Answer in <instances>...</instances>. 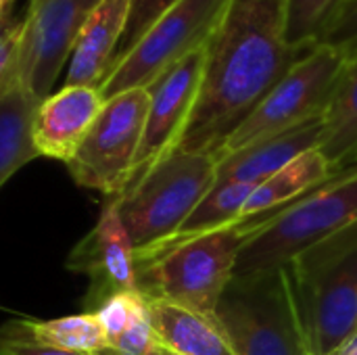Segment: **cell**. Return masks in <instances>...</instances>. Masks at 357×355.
Listing matches in <instances>:
<instances>
[{"label":"cell","mask_w":357,"mask_h":355,"mask_svg":"<svg viewBox=\"0 0 357 355\" xmlns=\"http://www.w3.org/2000/svg\"><path fill=\"white\" fill-rule=\"evenodd\" d=\"M13 4H15V0H0V19L10 13V6Z\"/></svg>","instance_id":"f1b7e54d"},{"label":"cell","mask_w":357,"mask_h":355,"mask_svg":"<svg viewBox=\"0 0 357 355\" xmlns=\"http://www.w3.org/2000/svg\"><path fill=\"white\" fill-rule=\"evenodd\" d=\"M65 266L90 280V289L84 297L86 312H94L111 295L138 291L134 247L113 201L102 207L98 222L73 247Z\"/></svg>","instance_id":"7c38bea8"},{"label":"cell","mask_w":357,"mask_h":355,"mask_svg":"<svg viewBox=\"0 0 357 355\" xmlns=\"http://www.w3.org/2000/svg\"><path fill=\"white\" fill-rule=\"evenodd\" d=\"M337 174V169L331 167V163L324 159V155L318 149H312L297 159H293L289 165H284L280 172L257 184V188L251 192L243 216H264L272 213L276 209L287 207L289 203L301 199L310 190L322 186L326 180H331Z\"/></svg>","instance_id":"ac0fdd59"},{"label":"cell","mask_w":357,"mask_h":355,"mask_svg":"<svg viewBox=\"0 0 357 355\" xmlns=\"http://www.w3.org/2000/svg\"><path fill=\"white\" fill-rule=\"evenodd\" d=\"M349 165H356V167H357V153H356V157L351 159V163H349Z\"/></svg>","instance_id":"f546056e"},{"label":"cell","mask_w":357,"mask_h":355,"mask_svg":"<svg viewBox=\"0 0 357 355\" xmlns=\"http://www.w3.org/2000/svg\"><path fill=\"white\" fill-rule=\"evenodd\" d=\"M345 63L347 61L326 44L312 48L238 126L220 155L238 151L251 142L282 134L299 123L320 117L331 100Z\"/></svg>","instance_id":"9c48e42d"},{"label":"cell","mask_w":357,"mask_h":355,"mask_svg":"<svg viewBox=\"0 0 357 355\" xmlns=\"http://www.w3.org/2000/svg\"><path fill=\"white\" fill-rule=\"evenodd\" d=\"M174 2L176 0H132L130 17H128V27H126L123 40L119 44L117 56H121L123 52H128L140 40V36L157 21V17H161Z\"/></svg>","instance_id":"d4e9b609"},{"label":"cell","mask_w":357,"mask_h":355,"mask_svg":"<svg viewBox=\"0 0 357 355\" xmlns=\"http://www.w3.org/2000/svg\"><path fill=\"white\" fill-rule=\"evenodd\" d=\"M19 326L38 343L67 352L96 355L107 347L102 324L92 312L54 320H21Z\"/></svg>","instance_id":"ffe728a7"},{"label":"cell","mask_w":357,"mask_h":355,"mask_svg":"<svg viewBox=\"0 0 357 355\" xmlns=\"http://www.w3.org/2000/svg\"><path fill=\"white\" fill-rule=\"evenodd\" d=\"M165 355H178V354H174V352H169V349H167V352H165Z\"/></svg>","instance_id":"4dcf8cb0"},{"label":"cell","mask_w":357,"mask_h":355,"mask_svg":"<svg viewBox=\"0 0 357 355\" xmlns=\"http://www.w3.org/2000/svg\"><path fill=\"white\" fill-rule=\"evenodd\" d=\"M320 44L335 48L345 61L357 59V0H347L339 8Z\"/></svg>","instance_id":"cb8c5ba5"},{"label":"cell","mask_w":357,"mask_h":355,"mask_svg":"<svg viewBox=\"0 0 357 355\" xmlns=\"http://www.w3.org/2000/svg\"><path fill=\"white\" fill-rule=\"evenodd\" d=\"M318 151L333 169H343L357 153V59L347 61L322 113Z\"/></svg>","instance_id":"d6986e66"},{"label":"cell","mask_w":357,"mask_h":355,"mask_svg":"<svg viewBox=\"0 0 357 355\" xmlns=\"http://www.w3.org/2000/svg\"><path fill=\"white\" fill-rule=\"evenodd\" d=\"M255 188L257 184L247 182H215L174 239L205 234L241 220L243 209Z\"/></svg>","instance_id":"44dd1931"},{"label":"cell","mask_w":357,"mask_h":355,"mask_svg":"<svg viewBox=\"0 0 357 355\" xmlns=\"http://www.w3.org/2000/svg\"><path fill=\"white\" fill-rule=\"evenodd\" d=\"M268 216L241 218L218 230L169 239L151 251L138 253V293L146 299L167 301L203 316H213L234 274L238 251Z\"/></svg>","instance_id":"7a4b0ae2"},{"label":"cell","mask_w":357,"mask_h":355,"mask_svg":"<svg viewBox=\"0 0 357 355\" xmlns=\"http://www.w3.org/2000/svg\"><path fill=\"white\" fill-rule=\"evenodd\" d=\"M312 355H335L357 335V220L287 266Z\"/></svg>","instance_id":"3957f363"},{"label":"cell","mask_w":357,"mask_h":355,"mask_svg":"<svg viewBox=\"0 0 357 355\" xmlns=\"http://www.w3.org/2000/svg\"><path fill=\"white\" fill-rule=\"evenodd\" d=\"M0 355H86L77 352H67L59 347H50L31 339L19 322H10L0 328Z\"/></svg>","instance_id":"484cf974"},{"label":"cell","mask_w":357,"mask_h":355,"mask_svg":"<svg viewBox=\"0 0 357 355\" xmlns=\"http://www.w3.org/2000/svg\"><path fill=\"white\" fill-rule=\"evenodd\" d=\"M40 103L10 73L0 82V188L25 163L40 157L31 140Z\"/></svg>","instance_id":"e0dca14e"},{"label":"cell","mask_w":357,"mask_h":355,"mask_svg":"<svg viewBox=\"0 0 357 355\" xmlns=\"http://www.w3.org/2000/svg\"><path fill=\"white\" fill-rule=\"evenodd\" d=\"M320 136L322 115L282 134L261 138L232 153H224L215 161V182L261 184L299 155L318 149Z\"/></svg>","instance_id":"9a60e30c"},{"label":"cell","mask_w":357,"mask_h":355,"mask_svg":"<svg viewBox=\"0 0 357 355\" xmlns=\"http://www.w3.org/2000/svg\"><path fill=\"white\" fill-rule=\"evenodd\" d=\"M132 0H102L82 25L65 75V86L100 88L123 40Z\"/></svg>","instance_id":"5bb4252c"},{"label":"cell","mask_w":357,"mask_h":355,"mask_svg":"<svg viewBox=\"0 0 357 355\" xmlns=\"http://www.w3.org/2000/svg\"><path fill=\"white\" fill-rule=\"evenodd\" d=\"M149 90L134 88L105 100L84 142L67 163L71 178L90 190L117 199L132 174L142 140Z\"/></svg>","instance_id":"ba28073f"},{"label":"cell","mask_w":357,"mask_h":355,"mask_svg":"<svg viewBox=\"0 0 357 355\" xmlns=\"http://www.w3.org/2000/svg\"><path fill=\"white\" fill-rule=\"evenodd\" d=\"M165 352L167 347L159 341L153 328L149 305L144 299L132 316L130 324L121 331V335L109 341L107 347L96 355H165Z\"/></svg>","instance_id":"603a6c76"},{"label":"cell","mask_w":357,"mask_h":355,"mask_svg":"<svg viewBox=\"0 0 357 355\" xmlns=\"http://www.w3.org/2000/svg\"><path fill=\"white\" fill-rule=\"evenodd\" d=\"M146 305L153 328L169 352L178 355H236L215 316H203L157 299H146Z\"/></svg>","instance_id":"2e32d148"},{"label":"cell","mask_w":357,"mask_h":355,"mask_svg":"<svg viewBox=\"0 0 357 355\" xmlns=\"http://www.w3.org/2000/svg\"><path fill=\"white\" fill-rule=\"evenodd\" d=\"M357 220V167L339 169L322 186L272 211L236 257L232 276L284 268L297 255Z\"/></svg>","instance_id":"277c9868"},{"label":"cell","mask_w":357,"mask_h":355,"mask_svg":"<svg viewBox=\"0 0 357 355\" xmlns=\"http://www.w3.org/2000/svg\"><path fill=\"white\" fill-rule=\"evenodd\" d=\"M213 155L174 151L155 163L117 199L121 224L134 255L151 251L178 234L182 224L215 184Z\"/></svg>","instance_id":"5b68a950"},{"label":"cell","mask_w":357,"mask_h":355,"mask_svg":"<svg viewBox=\"0 0 357 355\" xmlns=\"http://www.w3.org/2000/svg\"><path fill=\"white\" fill-rule=\"evenodd\" d=\"M102 0H36L23 15V36L13 69L38 100L50 96L59 73L71 56L75 38Z\"/></svg>","instance_id":"30bf717a"},{"label":"cell","mask_w":357,"mask_h":355,"mask_svg":"<svg viewBox=\"0 0 357 355\" xmlns=\"http://www.w3.org/2000/svg\"><path fill=\"white\" fill-rule=\"evenodd\" d=\"M102 105L105 100L98 88L86 86H63L44 98L31 126V140L38 155L69 163Z\"/></svg>","instance_id":"4fadbf2b"},{"label":"cell","mask_w":357,"mask_h":355,"mask_svg":"<svg viewBox=\"0 0 357 355\" xmlns=\"http://www.w3.org/2000/svg\"><path fill=\"white\" fill-rule=\"evenodd\" d=\"M31 2H36V0H29V4H31Z\"/></svg>","instance_id":"1f68e13d"},{"label":"cell","mask_w":357,"mask_h":355,"mask_svg":"<svg viewBox=\"0 0 357 355\" xmlns=\"http://www.w3.org/2000/svg\"><path fill=\"white\" fill-rule=\"evenodd\" d=\"M345 2L347 0H284L289 46L301 52L316 48Z\"/></svg>","instance_id":"7402d4cb"},{"label":"cell","mask_w":357,"mask_h":355,"mask_svg":"<svg viewBox=\"0 0 357 355\" xmlns=\"http://www.w3.org/2000/svg\"><path fill=\"white\" fill-rule=\"evenodd\" d=\"M203 63L205 48L201 46L172 65L146 88L151 100L144 132L123 192L130 190L155 163L176 151L199 94Z\"/></svg>","instance_id":"8fae6325"},{"label":"cell","mask_w":357,"mask_h":355,"mask_svg":"<svg viewBox=\"0 0 357 355\" xmlns=\"http://www.w3.org/2000/svg\"><path fill=\"white\" fill-rule=\"evenodd\" d=\"M203 48L199 94L176 151L218 157L238 126L310 50L289 46L284 0H228Z\"/></svg>","instance_id":"6da1fadb"},{"label":"cell","mask_w":357,"mask_h":355,"mask_svg":"<svg viewBox=\"0 0 357 355\" xmlns=\"http://www.w3.org/2000/svg\"><path fill=\"white\" fill-rule=\"evenodd\" d=\"M213 316L236 355H312L287 268L232 276Z\"/></svg>","instance_id":"8992f818"},{"label":"cell","mask_w":357,"mask_h":355,"mask_svg":"<svg viewBox=\"0 0 357 355\" xmlns=\"http://www.w3.org/2000/svg\"><path fill=\"white\" fill-rule=\"evenodd\" d=\"M23 31V17H17V15H13V13H8V15H4L2 19H0V50H2V46L8 42V40H13L17 33H21Z\"/></svg>","instance_id":"4316f807"},{"label":"cell","mask_w":357,"mask_h":355,"mask_svg":"<svg viewBox=\"0 0 357 355\" xmlns=\"http://www.w3.org/2000/svg\"><path fill=\"white\" fill-rule=\"evenodd\" d=\"M228 0H176L128 52L115 59L98 88L102 100L149 88L180 59L205 46Z\"/></svg>","instance_id":"52a82bcc"},{"label":"cell","mask_w":357,"mask_h":355,"mask_svg":"<svg viewBox=\"0 0 357 355\" xmlns=\"http://www.w3.org/2000/svg\"><path fill=\"white\" fill-rule=\"evenodd\" d=\"M335 355H357V335H356V339L354 341H349L341 352H337Z\"/></svg>","instance_id":"83f0119b"}]
</instances>
